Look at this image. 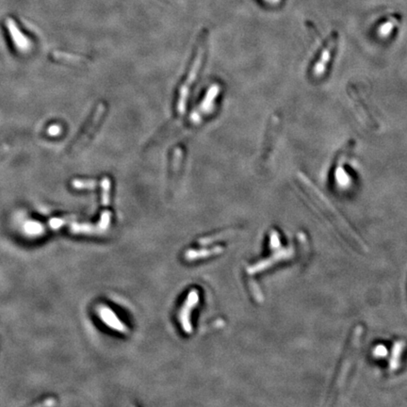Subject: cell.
Returning <instances> with one entry per match:
<instances>
[{
	"mask_svg": "<svg viewBox=\"0 0 407 407\" xmlns=\"http://www.w3.org/2000/svg\"><path fill=\"white\" fill-rule=\"evenodd\" d=\"M300 182L303 185V190L305 194L307 195L308 199H310L313 205L320 210V212H322L325 218L333 224L334 228H336L339 232H341L342 237L348 240V242L351 246L355 247L361 251L366 252L367 251L366 244L356 235V233L350 228L349 224L338 212V210L330 205L328 200L323 197L322 193L318 189H316V188L308 180L302 179L301 177Z\"/></svg>",
	"mask_w": 407,
	"mask_h": 407,
	"instance_id": "6da1fadb",
	"label": "cell"
},
{
	"mask_svg": "<svg viewBox=\"0 0 407 407\" xmlns=\"http://www.w3.org/2000/svg\"><path fill=\"white\" fill-rule=\"evenodd\" d=\"M207 52V45H206V37H201L199 40L198 46L196 48V51L193 54V58L190 61L189 68L186 76L183 77L182 81L180 82L179 87L177 89L175 100H174V113L177 116H181L185 109L188 101V97L191 92V88L194 84L195 80L199 76V73L201 68L203 66L206 53Z\"/></svg>",
	"mask_w": 407,
	"mask_h": 407,
	"instance_id": "7a4b0ae2",
	"label": "cell"
},
{
	"mask_svg": "<svg viewBox=\"0 0 407 407\" xmlns=\"http://www.w3.org/2000/svg\"><path fill=\"white\" fill-rule=\"evenodd\" d=\"M362 336H363V327L361 325H358L355 327L354 331L352 333V336L350 338L348 348L346 349V353L342 359L340 370L338 372L337 378L334 383V387L332 390L331 395L337 394L338 391L341 389L346 382V379L348 377L350 373V369L353 365V362L357 356L358 350H359L360 344L362 341Z\"/></svg>",
	"mask_w": 407,
	"mask_h": 407,
	"instance_id": "3957f363",
	"label": "cell"
},
{
	"mask_svg": "<svg viewBox=\"0 0 407 407\" xmlns=\"http://www.w3.org/2000/svg\"><path fill=\"white\" fill-rule=\"evenodd\" d=\"M350 146L346 147L339 154L331 171L333 180L341 189H348L353 182V169L350 163Z\"/></svg>",
	"mask_w": 407,
	"mask_h": 407,
	"instance_id": "277c9868",
	"label": "cell"
},
{
	"mask_svg": "<svg viewBox=\"0 0 407 407\" xmlns=\"http://www.w3.org/2000/svg\"><path fill=\"white\" fill-rule=\"evenodd\" d=\"M107 114V105L104 102H100L99 104L95 107L92 116L86 123L84 130L79 134V137L76 139V142L71 147V152H76L80 150L82 147H84L92 137L95 135L97 131V127L100 126L104 119L105 115Z\"/></svg>",
	"mask_w": 407,
	"mask_h": 407,
	"instance_id": "5b68a950",
	"label": "cell"
},
{
	"mask_svg": "<svg viewBox=\"0 0 407 407\" xmlns=\"http://www.w3.org/2000/svg\"><path fill=\"white\" fill-rule=\"evenodd\" d=\"M335 39H330L327 42V46L316 54L312 63L310 64V75L314 78L322 77L328 70L335 54Z\"/></svg>",
	"mask_w": 407,
	"mask_h": 407,
	"instance_id": "8992f818",
	"label": "cell"
},
{
	"mask_svg": "<svg viewBox=\"0 0 407 407\" xmlns=\"http://www.w3.org/2000/svg\"><path fill=\"white\" fill-rule=\"evenodd\" d=\"M6 27L9 30L10 38L12 40L14 46L21 51H27L30 48V42L27 36H25L20 30L16 22L11 18L6 19Z\"/></svg>",
	"mask_w": 407,
	"mask_h": 407,
	"instance_id": "52a82bcc",
	"label": "cell"
},
{
	"mask_svg": "<svg viewBox=\"0 0 407 407\" xmlns=\"http://www.w3.org/2000/svg\"><path fill=\"white\" fill-rule=\"evenodd\" d=\"M184 161V150L182 147H176L174 152H172V156L169 160L168 166V174L169 175L174 176L181 173V168L183 167Z\"/></svg>",
	"mask_w": 407,
	"mask_h": 407,
	"instance_id": "ba28073f",
	"label": "cell"
},
{
	"mask_svg": "<svg viewBox=\"0 0 407 407\" xmlns=\"http://www.w3.org/2000/svg\"><path fill=\"white\" fill-rule=\"evenodd\" d=\"M294 255L293 247H289V248H283L280 249L275 256H272V258H269L265 260L263 263H261L260 265H258V269L259 270H263V269H267L270 268L271 266L274 265L275 262H282V261H286L291 259Z\"/></svg>",
	"mask_w": 407,
	"mask_h": 407,
	"instance_id": "9c48e42d",
	"label": "cell"
},
{
	"mask_svg": "<svg viewBox=\"0 0 407 407\" xmlns=\"http://www.w3.org/2000/svg\"><path fill=\"white\" fill-rule=\"evenodd\" d=\"M405 346H406L405 341H398L395 343L393 351H392V356H391L390 363H389V368L391 370H396L398 369L400 357L402 355L403 350L405 349Z\"/></svg>",
	"mask_w": 407,
	"mask_h": 407,
	"instance_id": "30bf717a",
	"label": "cell"
},
{
	"mask_svg": "<svg viewBox=\"0 0 407 407\" xmlns=\"http://www.w3.org/2000/svg\"><path fill=\"white\" fill-rule=\"evenodd\" d=\"M53 57L59 61H66L69 63H78L83 60L82 58L77 57L72 54L63 53V52H58V51L53 53Z\"/></svg>",
	"mask_w": 407,
	"mask_h": 407,
	"instance_id": "8fae6325",
	"label": "cell"
},
{
	"mask_svg": "<svg viewBox=\"0 0 407 407\" xmlns=\"http://www.w3.org/2000/svg\"><path fill=\"white\" fill-rule=\"evenodd\" d=\"M373 353H374L375 356L382 357V356H385V355H386L387 350H386V348H385L384 346H378V347H376V348L374 349Z\"/></svg>",
	"mask_w": 407,
	"mask_h": 407,
	"instance_id": "7c38bea8",
	"label": "cell"
},
{
	"mask_svg": "<svg viewBox=\"0 0 407 407\" xmlns=\"http://www.w3.org/2000/svg\"><path fill=\"white\" fill-rule=\"evenodd\" d=\"M48 132L50 133L51 135H56V134L59 132V128H58V126H51L48 129Z\"/></svg>",
	"mask_w": 407,
	"mask_h": 407,
	"instance_id": "4fadbf2b",
	"label": "cell"
},
{
	"mask_svg": "<svg viewBox=\"0 0 407 407\" xmlns=\"http://www.w3.org/2000/svg\"><path fill=\"white\" fill-rule=\"evenodd\" d=\"M9 150V146L8 145H3V146H1L0 147V158L4 155V154H6L7 152Z\"/></svg>",
	"mask_w": 407,
	"mask_h": 407,
	"instance_id": "5bb4252c",
	"label": "cell"
}]
</instances>
